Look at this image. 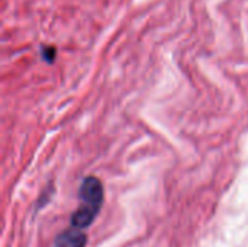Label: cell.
<instances>
[{
    "label": "cell",
    "instance_id": "obj_2",
    "mask_svg": "<svg viewBox=\"0 0 248 247\" xmlns=\"http://www.w3.org/2000/svg\"><path fill=\"white\" fill-rule=\"evenodd\" d=\"M86 246V234L81 231V229L73 227L61 234L57 236L55 239V247H84Z\"/></svg>",
    "mask_w": 248,
    "mask_h": 247
},
{
    "label": "cell",
    "instance_id": "obj_1",
    "mask_svg": "<svg viewBox=\"0 0 248 247\" xmlns=\"http://www.w3.org/2000/svg\"><path fill=\"white\" fill-rule=\"evenodd\" d=\"M78 197L81 199V205H86L99 211L103 204V186L100 181L94 176L86 178L81 182Z\"/></svg>",
    "mask_w": 248,
    "mask_h": 247
},
{
    "label": "cell",
    "instance_id": "obj_3",
    "mask_svg": "<svg viewBox=\"0 0 248 247\" xmlns=\"http://www.w3.org/2000/svg\"><path fill=\"white\" fill-rule=\"evenodd\" d=\"M97 213L99 211H96L93 208H89L86 205H80L78 210L74 211V214L71 215V227H77V229H81V230L89 227L93 223Z\"/></svg>",
    "mask_w": 248,
    "mask_h": 247
}]
</instances>
